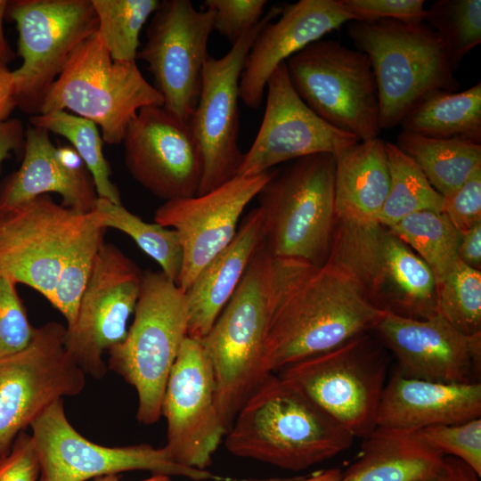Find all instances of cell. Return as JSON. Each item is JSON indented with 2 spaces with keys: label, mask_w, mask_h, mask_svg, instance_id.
<instances>
[{
  "label": "cell",
  "mask_w": 481,
  "mask_h": 481,
  "mask_svg": "<svg viewBox=\"0 0 481 481\" xmlns=\"http://www.w3.org/2000/svg\"><path fill=\"white\" fill-rule=\"evenodd\" d=\"M381 312L333 260L316 265L273 257L264 373L276 374L372 330Z\"/></svg>",
  "instance_id": "obj_1"
},
{
  "label": "cell",
  "mask_w": 481,
  "mask_h": 481,
  "mask_svg": "<svg viewBox=\"0 0 481 481\" xmlns=\"http://www.w3.org/2000/svg\"><path fill=\"white\" fill-rule=\"evenodd\" d=\"M166 447L175 461L208 470L227 429L216 404V383L199 339L186 337L169 373L161 403Z\"/></svg>",
  "instance_id": "obj_18"
},
{
  "label": "cell",
  "mask_w": 481,
  "mask_h": 481,
  "mask_svg": "<svg viewBox=\"0 0 481 481\" xmlns=\"http://www.w3.org/2000/svg\"><path fill=\"white\" fill-rule=\"evenodd\" d=\"M134 321L125 339L108 351V370L137 394L136 419L152 425L161 417L166 384L187 337L185 292L161 271L143 272Z\"/></svg>",
  "instance_id": "obj_5"
},
{
  "label": "cell",
  "mask_w": 481,
  "mask_h": 481,
  "mask_svg": "<svg viewBox=\"0 0 481 481\" xmlns=\"http://www.w3.org/2000/svg\"><path fill=\"white\" fill-rule=\"evenodd\" d=\"M171 477L165 475H152L149 478L140 480V481H170ZM93 481H120V477L118 474H110L98 477L93 479Z\"/></svg>",
  "instance_id": "obj_51"
},
{
  "label": "cell",
  "mask_w": 481,
  "mask_h": 481,
  "mask_svg": "<svg viewBox=\"0 0 481 481\" xmlns=\"http://www.w3.org/2000/svg\"><path fill=\"white\" fill-rule=\"evenodd\" d=\"M335 159L318 153L292 160L257 194L264 243L273 257L321 265L328 258L337 223Z\"/></svg>",
  "instance_id": "obj_6"
},
{
  "label": "cell",
  "mask_w": 481,
  "mask_h": 481,
  "mask_svg": "<svg viewBox=\"0 0 481 481\" xmlns=\"http://www.w3.org/2000/svg\"><path fill=\"white\" fill-rule=\"evenodd\" d=\"M265 109L257 135L243 153L238 176H253L280 163L318 153L334 154L359 139L317 116L299 97L286 63L270 76Z\"/></svg>",
  "instance_id": "obj_20"
},
{
  "label": "cell",
  "mask_w": 481,
  "mask_h": 481,
  "mask_svg": "<svg viewBox=\"0 0 481 481\" xmlns=\"http://www.w3.org/2000/svg\"><path fill=\"white\" fill-rule=\"evenodd\" d=\"M213 30L211 10H197L189 0L159 1L137 53L163 97V108L185 123L199 100Z\"/></svg>",
  "instance_id": "obj_17"
},
{
  "label": "cell",
  "mask_w": 481,
  "mask_h": 481,
  "mask_svg": "<svg viewBox=\"0 0 481 481\" xmlns=\"http://www.w3.org/2000/svg\"><path fill=\"white\" fill-rule=\"evenodd\" d=\"M273 256L265 243L250 262L235 292L200 340L216 383V404L227 429L254 390L263 371Z\"/></svg>",
  "instance_id": "obj_4"
},
{
  "label": "cell",
  "mask_w": 481,
  "mask_h": 481,
  "mask_svg": "<svg viewBox=\"0 0 481 481\" xmlns=\"http://www.w3.org/2000/svg\"><path fill=\"white\" fill-rule=\"evenodd\" d=\"M48 192L60 194L62 206L79 213L93 211L99 198L76 151L55 147L49 131L29 125L21 165L0 186V212Z\"/></svg>",
  "instance_id": "obj_24"
},
{
  "label": "cell",
  "mask_w": 481,
  "mask_h": 481,
  "mask_svg": "<svg viewBox=\"0 0 481 481\" xmlns=\"http://www.w3.org/2000/svg\"><path fill=\"white\" fill-rule=\"evenodd\" d=\"M385 147L390 183L378 223L390 228L415 212H441L444 197L430 184L418 164L395 143L385 142Z\"/></svg>",
  "instance_id": "obj_32"
},
{
  "label": "cell",
  "mask_w": 481,
  "mask_h": 481,
  "mask_svg": "<svg viewBox=\"0 0 481 481\" xmlns=\"http://www.w3.org/2000/svg\"><path fill=\"white\" fill-rule=\"evenodd\" d=\"M404 377L448 384L480 382L481 332L462 333L440 314L413 319L382 311L373 330Z\"/></svg>",
  "instance_id": "obj_22"
},
{
  "label": "cell",
  "mask_w": 481,
  "mask_h": 481,
  "mask_svg": "<svg viewBox=\"0 0 481 481\" xmlns=\"http://www.w3.org/2000/svg\"><path fill=\"white\" fill-rule=\"evenodd\" d=\"M163 103L136 62L113 61L96 31L71 53L39 114L71 110L100 126L105 143L118 144L140 109Z\"/></svg>",
  "instance_id": "obj_8"
},
{
  "label": "cell",
  "mask_w": 481,
  "mask_h": 481,
  "mask_svg": "<svg viewBox=\"0 0 481 481\" xmlns=\"http://www.w3.org/2000/svg\"><path fill=\"white\" fill-rule=\"evenodd\" d=\"M437 314L467 335L481 332V272L461 260L437 284Z\"/></svg>",
  "instance_id": "obj_38"
},
{
  "label": "cell",
  "mask_w": 481,
  "mask_h": 481,
  "mask_svg": "<svg viewBox=\"0 0 481 481\" xmlns=\"http://www.w3.org/2000/svg\"><path fill=\"white\" fill-rule=\"evenodd\" d=\"M98 18L97 33L116 61H135L139 35L159 0H91Z\"/></svg>",
  "instance_id": "obj_35"
},
{
  "label": "cell",
  "mask_w": 481,
  "mask_h": 481,
  "mask_svg": "<svg viewBox=\"0 0 481 481\" xmlns=\"http://www.w3.org/2000/svg\"><path fill=\"white\" fill-rule=\"evenodd\" d=\"M424 23L442 39L452 71L481 42L480 0H438L426 10Z\"/></svg>",
  "instance_id": "obj_37"
},
{
  "label": "cell",
  "mask_w": 481,
  "mask_h": 481,
  "mask_svg": "<svg viewBox=\"0 0 481 481\" xmlns=\"http://www.w3.org/2000/svg\"><path fill=\"white\" fill-rule=\"evenodd\" d=\"M387 357L368 332L279 373L338 421L352 436L365 438L377 428L387 384Z\"/></svg>",
  "instance_id": "obj_9"
},
{
  "label": "cell",
  "mask_w": 481,
  "mask_h": 481,
  "mask_svg": "<svg viewBox=\"0 0 481 481\" xmlns=\"http://www.w3.org/2000/svg\"><path fill=\"white\" fill-rule=\"evenodd\" d=\"M30 428L40 463V481H87L135 470L192 481L214 478L208 470L180 465L166 446L139 444L110 447L92 442L70 424L62 399L49 406Z\"/></svg>",
  "instance_id": "obj_13"
},
{
  "label": "cell",
  "mask_w": 481,
  "mask_h": 481,
  "mask_svg": "<svg viewBox=\"0 0 481 481\" xmlns=\"http://www.w3.org/2000/svg\"><path fill=\"white\" fill-rule=\"evenodd\" d=\"M342 470L338 468L320 470L296 481H338Z\"/></svg>",
  "instance_id": "obj_50"
},
{
  "label": "cell",
  "mask_w": 481,
  "mask_h": 481,
  "mask_svg": "<svg viewBox=\"0 0 481 481\" xmlns=\"http://www.w3.org/2000/svg\"><path fill=\"white\" fill-rule=\"evenodd\" d=\"M333 155L337 221L378 223L390 183L385 141H359Z\"/></svg>",
  "instance_id": "obj_27"
},
{
  "label": "cell",
  "mask_w": 481,
  "mask_h": 481,
  "mask_svg": "<svg viewBox=\"0 0 481 481\" xmlns=\"http://www.w3.org/2000/svg\"><path fill=\"white\" fill-rule=\"evenodd\" d=\"M481 417V383L448 384L404 377L387 381L377 414L379 428L417 431Z\"/></svg>",
  "instance_id": "obj_25"
},
{
  "label": "cell",
  "mask_w": 481,
  "mask_h": 481,
  "mask_svg": "<svg viewBox=\"0 0 481 481\" xmlns=\"http://www.w3.org/2000/svg\"><path fill=\"white\" fill-rule=\"evenodd\" d=\"M285 63L294 89L322 119L359 141L379 137V92L365 53L322 38Z\"/></svg>",
  "instance_id": "obj_10"
},
{
  "label": "cell",
  "mask_w": 481,
  "mask_h": 481,
  "mask_svg": "<svg viewBox=\"0 0 481 481\" xmlns=\"http://www.w3.org/2000/svg\"><path fill=\"white\" fill-rule=\"evenodd\" d=\"M25 131L20 120L9 118L0 124V171L3 162L11 153L24 151Z\"/></svg>",
  "instance_id": "obj_45"
},
{
  "label": "cell",
  "mask_w": 481,
  "mask_h": 481,
  "mask_svg": "<svg viewBox=\"0 0 481 481\" xmlns=\"http://www.w3.org/2000/svg\"><path fill=\"white\" fill-rule=\"evenodd\" d=\"M5 15L16 23L21 66L12 71L16 105L37 115L74 49L98 30L91 0H16Z\"/></svg>",
  "instance_id": "obj_11"
},
{
  "label": "cell",
  "mask_w": 481,
  "mask_h": 481,
  "mask_svg": "<svg viewBox=\"0 0 481 481\" xmlns=\"http://www.w3.org/2000/svg\"><path fill=\"white\" fill-rule=\"evenodd\" d=\"M9 1L0 0V69H8L7 65L11 62L15 53L9 46L3 28V21L5 16L6 8Z\"/></svg>",
  "instance_id": "obj_49"
},
{
  "label": "cell",
  "mask_w": 481,
  "mask_h": 481,
  "mask_svg": "<svg viewBox=\"0 0 481 481\" xmlns=\"http://www.w3.org/2000/svg\"><path fill=\"white\" fill-rule=\"evenodd\" d=\"M263 243V217L257 207L243 218L232 241L205 265L185 292L187 337L201 340L208 334Z\"/></svg>",
  "instance_id": "obj_26"
},
{
  "label": "cell",
  "mask_w": 481,
  "mask_h": 481,
  "mask_svg": "<svg viewBox=\"0 0 481 481\" xmlns=\"http://www.w3.org/2000/svg\"><path fill=\"white\" fill-rule=\"evenodd\" d=\"M29 122L69 140L89 171L98 197L122 204L119 191L110 180V166L103 155L102 138L96 124L65 110L33 115Z\"/></svg>",
  "instance_id": "obj_33"
},
{
  "label": "cell",
  "mask_w": 481,
  "mask_h": 481,
  "mask_svg": "<svg viewBox=\"0 0 481 481\" xmlns=\"http://www.w3.org/2000/svg\"><path fill=\"white\" fill-rule=\"evenodd\" d=\"M388 229L424 261L436 284L459 259L461 233L439 211L412 213Z\"/></svg>",
  "instance_id": "obj_31"
},
{
  "label": "cell",
  "mask_w": 481,
  "mask_h": 481,
  "mask_svg": "<svg viewBox=\"0 0 481 481\" xmlns=\"http://www.w3.org/2000/svg\"><path fill=\"white\" fill-rule=\"evenodd\" d=\"M267 171L235 176L201 195L165 201L154 223L171 227L183 250L176 285L186 292L199 273L234 238L240 216L272 177Z\"/></svg>",
  "instance_id": "obj_19"
},
{
  "label": "cell",
  "mask_w": 481,
  "mask_h": 481,
  "mask_svg": "<svg viewBox=\"0 0 481 481\" xmlns=\"http://www.w3.org/2000/svg\"><path fill=\"white\" fill-rule=\"evenodd\" d=\"M402 131L481 144V83L462 92L436 91L401 121Z\"/></svg>",
  "instance_id": "obj_29"
},
{
  "label": "cell",
  "mask_w": 481,
  "mask_h": 481,
  "mask_svg": "<svg viewBox=\"0 0 481 481\" xmlns=\"http://www.w3.org/2000/svg\"><path fill=\"white\" fill-rule=\"evenodd\" d=\"M123 143L129 173L152 194L165 201L198 194L202 159L189 123L163 106H146L130 122Z\"/></svg>",
  "instance_id": "obj_21"
},
{
  "label": "cell",
  "mask_w": 481,
  "mask_h": 481,
  "mask_svg": "<svg viewBox=\"0 0 481 481\" xmlns=\"http://www.w3.org/2000/svg\"><path fill=\"white\" fill-rule=\"evenodd\" d=\"M346 34L370 60L379 92L380 129L400 125L428 94L459 89L442 39L424 22L352 20Z\"/></svg>",
  "instance_id": "obj_3"
},
{
  "label": "cell",
  "mask_w": 481,
  "mask_h": 481,
  "mask_svg": "<svg viewBox=\"0 0 481 481\" xmlns=\"http://www.w3.org/2000/svg\"><path fill=\"white\" fill-rule=\"evenodd\" d=\"M17 107L12 71L0 69V124L9 119Z\"/></svg>",
  "instance_id": "obj_48"
},
{
  "label": "cell",
  "mask_w": 481,
  "mask_h": 481,
  "mask_svg": "<svg viewBox=\"0 0 481 481\" xmlns=\"http://www.w3.org/2000/svg\"><path fill=\"white\" fill-rule=\"evenodd\" d=\"M143 272L118 247L101 245L80 298L74 322L66 327L67 351L85 374L100 379L103 354L120 344L138 300Z\"/></svg>",
  "instance_id": "obj_16"
},
{
  "label": "cell",
  "mask_w": 481,
  "mask_h": 481,
  "mask_svg": "<svg viewBox=\"0 0 481 481\" xmlns=\"http://www.w3.org/2000/svg\"><path fill=\"white\" fill-rule=\"evenodd\" d=\"M444 458L413 431L377 427L363 438L356 461L338 481H421Z\"/></svg>",
  "instance_id": "obj_28"
},
{
  "label": "cell",
  "mask_w": 481,
  "mask_h": 481,
  "mask_svg": "<svg viewBox=\"0 0 481 481\" xmlns=\"http://www.w3.org/2000/svg\"><path fill=\"white\" fill-rule=\"evenodd\" d=\"M65 332L61 323L46 322L27 347L0 359V462L49 406L83 392L86 374L65 347Z\"/></svg>",
  "instance_id": "obj_12"
},
{
  "label": "cell",
  "mask_w": 481,
  "mask_h": 481,
  "mask_svg": "<svg viewBox=\"0 0 481 481\" xmlns=\"http://www.w3.org/2000/svg\"><path fill=\"white\" fill-rule=\"evenodd\" d=\"M469 466L461 460L444 456L438 469L421 481H481Z\"/></svg>",
  "instance_id": "obj_46"
},
{
  "label": "cell",
  "mask_w": 481,
  "mask_h": 481,
  "mask_svg": "<svg viewBox=\"0 0 481 481\" xmlns=\"http://www.w3.org/2000/svg\"><path fill=\"white\" fill-rule=\"evenodd\" d=\"M94 209L106 229L110 227L127 234L159 264L167 278L176 282L183 262V250L173 229L157 223L144 222L122 204H115L102 198H98Z\"/></svg>",
  "instance_id": "obj_34"
},
{
  "label": "cell",
  "mask_w": 481,
  "mask_h": 481,
  "mask_svg": "<svg viewBox=\"0 0 481 481\" xmlns=\"http://www.w3.org/2000/svg\"><path fill=\"white\" fill-rule=\"evenodd\" d=\"M94 212L79 213L40 195L0 212V276L50 301L69 251Z\"/></svg>",
  "instance_id": "obj_15"
},
{
  "label": "cell",
  "mask_w": 481,
  "mask_h": 481,
  "mask_svg": "<svg viewBox=\"0 0 481 481\" xmlns=\"http://www.w3.org/2000/svg\"><path fill=\"white\" fill-rule=\"evenodd\" d=\"M395 144L418 164L443 197L452 193L481 167V144L478 143L402 131Z\"/></svg>",
  "instance_id": "obj_30"
},
{
  "label": "cell",
  "mask_w": 481,
  "mask_h": 481,
  "mask_svg": "<svg viewBox=\"0 0 481 481\" xmlns=\"http://www.w3.org/2000/svg\"><path fill=\"white\" fill-rule=\"evenodd\" d=\"M441 213L461 233L481 222V167L444 197Z\"/></svg>",
  "instance_id": "obj_42"
},
{
  "label": "cell",
  "mask_w": 481,
  "mask_h": 481,
  "mask_svg": "<svg viewBox=\"0 0 481 481\" xmlns=\"http://www.w3.org/2000/svg\"><path fill=\"white\" fill-rule=\"evenodd\" d=\"M414 432L429 447L444 456L461 460L481 477V418L427 427Z\"/></svg>",
  "instance_id": "obj_39"
},
{
  "label": "cell",
  "mask_w": 481,
  "mask_h": 481,
  "mask_svg": "<svg viewBox=\"0 0 481 481\" xmlns=\"http://www.w3.org/2000/svg\"><path fill=\"white\" fill-rule=\"evenodd\" d=\"M353 440L307 395L271 373L238 412L224 446L240 458L300 471L346 451Z\"/></svg>",
  "instance_id": "obj_2"
},
{
  "label": "cell",
  "mask_w": 481,
  "mask_h": 481,
  "mask_svg": "<svg viewBox=\"0 0 481 481\" xmlns=\"http://www.w3.org/2000/svg\"><path fill=\"white\" fill-rule=\"evenodd\" d=\"M280 12L281 7L273 6L224 56H209L204 65L199 100L189 121L202 159L197 195L237 176L243 157L238 145L240 77L253 42Z\"/></svg>",
  "instance_id": "obj_14"
},
{
  "label": "cell",
  "mask_w": 481,
  "mask_h": 481,
  "mask_svg": "<svg viewBox=\"0 0 481 481\" xmlns=\"http://www.w3.org/2000/svg\"><path fill=\"white\" fill-rule=\"evenodd\" d=\"M458 258L465 265L480 270L481 267V222L463 232Z\"/></svg>",
  "instance_id": "obj_47"
},
{
  "label": "cell",
  "mask_w": 481,
  "mask_h": 481,
  "mask_svg": "<svg viewBox=\"0 0 481 481\" xmlns=\"http://www.w3.org/2000/svg\"><path fill=\"white\" fill-rule=\"evenodd\" d=\"M355 20H394L405 23H423V0H341Z\"/></svg>",
  "instance_id": "obj_43"
},
{
  "label": "cell",
  "mask_w": 481,
  "mask_h": 481,
  "mask_svg": "<svg viewBox=\"0 0 481 481\" xmlns=\"http://www.w3.org/2000/svg\"><path fill=\"white\" fill-rule=\"evenodd\" d=\"M328 258L353 276L378 309L413 319L437 314V284L433 273L379 223L337 221Z\"/></svg>",
  "instance_id": "obj_7"
},
{
  "label": "cell",
  "mask_w": 481,
  "mask_h": 481,
  "mask_svg": "<svg viewBox=\"0 0 481 481\" xmlns=\"http://www.w3.org/2000/svg\"><path fill=\"white\" fill-rule=\"evenodd\" d=\"M39 459L31 435L16 437L7 457L0 462V481H40Z\"/></svg>",
  "instance_id": "obj_44"
},
{
  "label": "cell",
  "mask_w": 481,
  "mask_h": 481,
  "mask_svg": "<svg viewBox=\"0 0 481 481\" xmlns=\"http://www.w3.org/2000/svg\"><path fill=\"white\" fill-rule=\"evenodd\" d=\"M266 0H205V8L213 12V29L232 45L264 16Z\"/></svg>",
  "instance_id": "obj_41"
},
{
  "label": "cell",
  "mask_w": 481,
  "mask_h": 481,
  "mask_svg": "<svg viewBox=\"0 0 481 481\" xmlns=\"http://www.w3.org/2000/svg\"><path fill=\"white\" fill-rule=\"evenodd\" d=\"M94 216L66 257L50 303L65 318L69 327L75 321L78 303L91 274L95 257L104 241L106 228L98 213Z\"/></svg>",
  "instance_id": "obj_36"
},
{
  "label": "cell",
  "mask_w": 481,
  "mask_h": 481,
  "mask_svg": "<svg viewBox=\"0 0 481 481\" xmlns=\"http://www.w3.org/2000/svg\"><path fill=\"white\" fill-rule=\"evenodd\" d=\"M16 284L10 278L0 276V359L27 347L36 330L29 321Z\"/></svg>",
  "instance_id": "obj_40"
},
{
  "label": "cell",
  "mask_w": 481,
  "mask_h": 481,
  "mask_svg": "<svg viewBox=\"0 0 481 481\" xmlns=\"http://www.w3.org/2000/svg\"><path fill=\"white\" fill-rule=\"evenodd\" d=\"M355 20L341 0H299L285 4L275 22L260 31L245 60L240 77V99L259 108L266 83L275 69L308 45Z\"/></svg>",
  "instance_id": "obj_23"
}]
</instances>
